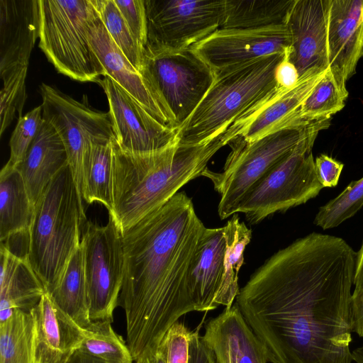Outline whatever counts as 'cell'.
I'll return each mask as SVG.
<instances>
[{
    "mask_svg": "<svg viewBox=\"0 0 363 363\" xmlns=\"http://www.w3.org/2000/svg\"><path fill=\"white\" fill-rule=\"evenodd\" d=\"M357 252L312 233L279 250L241 288L236 305L271 363H352Z\"/></svg>",
    "mask_w": 363,
    "mask_h": 363,
    "instance_id": "6da1fadb",
    "label": "cell"
},
{
    "mask_svg": "<svg viewBox=\"0 0 363 363\" xmlns=\"http://www.w3.org/2000/svg\"><path fill=\"white\" fill-rule=\"evenodd\" d=\"M206 227L191 199L176 193L122 235L124 274L118 306L135 362L169 328L195 311L191 277Z\"/></svg>",
    "mask_w": 363,
    "mask_h": 363,
    "instance_id": "7a4b0ae2",
    "label": "cell"
},
{
    "mask_svg": "<svg viewBox=\"0 0 363 363\" xmlns=\"http://www.w3.org/2000/svg\"><path fill=\"white\" fill-rule=\"evenodd\" d=\"M240 130V124L234 122L205 142L188 145L177 140L145 153L123 150L113 139L112 209L108 213L121 233L201 176L211 157Z\"/></svg>",
    "mask_w": 363,
    "mask_h": 363,
    "instance_id": "3957f363",
    "label": "cell"
},
{
    "mask_svg": "<svg viewBox=\"0 0 363 363\" xmlns=\"http://www.w3.org/2000/svg\"><path fill=\"white\" fill-rule=\"evenodd\" d=\"M286 50L214 71L211 86L178 130L179 143L211 139L274 92L275 69Z\"/></svg>",
    "mask_w": 363,
    "mask_h": 363,
    "instance_id": "277c9868",
    "label": "cell"
},
{
    "mask_svg": "<svg viewBox=\"0 0 363 363\" xmlns=\"http://www.w3.org/2000/svg\"><path fill=\"white\" fill-rule=\"evenodd\" d=\"M86 216L69 164L44 189L35 205L27 259L50 291L80 244Z\"/></svg>",
    "mask_w": 363,
    "mask_h": 363,
    "instance_id": "5b68a950",
    "label": "cell"
},
{
    "mask_svg": "<svg viewBox=\"0 0 363 363\" xmlns=\"http://www.w3.org/2000/svg\"><path fill=\"white\" fill-rule=\"evenodd\" d=\"M331 118L315 121L296 147L269 168L245 194L238 213L252 224L316 197L324 188L318 179L312 149Z\"/></svg>",
    "mask_w": 363,
    "mask_h": 363,
    "instance_id": "8992f818",
    "label": "cell"
},
{
    "mask_svg": "<svg viewBox=\"0 0 363 363\" xmlns=\"http://www.w3.org/2000/svg\"><path fill=\"white\" fill-rule=\"evenodd\" d=\"M39 48L58 72L82 82L106 76L87 37L92 0H38Z\"/></svg>",
    "mask_w": 363,
    "mask_h": 363,
    "instance_id": "52a82bcc",
    "label": "cell"
},
{
    "mask_svg": "<svg viewBox=\"0 0 363 363\" xmlns=\"http://www.w3.org/2000/svg\"><path fill=\"white\" fill-rule=\"evenodd\" d=\"M313 123L284 128L252 141L238 136L229 143L231 151L223 170L215 172L206 168L201 174L211 181L220 195L218 211L221 219L238 213L249 189L296 147Z\"/></svg>",
    "mask_w": 363,
    "mask_h": 363,
    "instance_id": "ba28073f",
    "label": "cell"
},
{
    "mask_svg": "<svg viewBox=\"0 0 363 363\" xmlns=\"http://www.w3.org/2000/svg\"><path fill=\"white\" fill-rule=\"evenodd\" d=\"M43 118L59 135L67 152L77 191L82 198L84 167L92 145L115 138L108 112L92 108L84 95L81 101L42 83Z\"/></svg>",
    "mask_w": 363,
    "mask_h": 363,
    "instance_id": "9c48e42d",
    "label": "cell"
},
{
    "mask_svg": "<svg viewBox=\"0 0 363 363\" xmlns=\"http://www.w3.org/2000/svg\"><path fill=\"white\" fill-rule=\"evenodd\" d=\"M39 33L38 0H0V106L23 108L29 60Z\"/></svg>",
    "mask_w": 363,
    "mask_h": 363,
    "instance_id": "30bf717a",
    "label": "cell"
},
{
    "mask_svg": "<svg viewBox=\"0 0 363 363\" xmlns=\"http://www.w3.org/2000/svg\"><path fill=\"white\" fill-rule=\"evenodd\" d=\"M81 242L90 320L112 323L123 282L121 233L109 215L104 226L88 222Z\"/></svg>",
    "mask_w": 363,
    "mask_h": 363,
    "instance_id": "8fae6325",
    "label": "cell"
},
{
    "mask_svg": "<svg viewBox=\"0 0 363 363\" xmlns=\"http://www.w3.org/2000/svg\"><path fill=\"white\" fill-rule=\"evenodd\" d=\"M145 50L191 48L219 29L225 0H144Z\"/></svg>",
    "mask_w": 363,
    "mask_h": 363,
    "instance_id": "7c38bea8",
    "label": "cell"
},
{
    "mask_svg": "<svg viewBox=\"0 0 363 363\" xmlns=\"http://www.w3.org/2000/svg\"><path fill=\"white\" fill-rule=\"evenodd\" d=\"M145 67L179 129L211 86L215 72L191 48L145 50Z\"/></svg>",
    "mask_w": 363,
    "mask_h": 363,
    "instance_id": "4fadbf2b",
    "label": "cell"
},
{
    "mask_svg": "<svg viewBox=\"0 0 363 363\" xmlns=\"http://www.w3.org/2000/svg\"><path fill=\"white\" fill-rule=\"evenodd\" d=\"M98 83L106 94L115 140L123 150L145 153L165 148L178 140V130L152 116L108 75Z\"/></svg>",
    "mask_w": 363,
    "mask_h": 363,
    "instance_id": "5bb4252c",
    "label": "cell"
},
{
    "mask_svg": "<svg viewBox=\"0 0 363 363\" xmlns=\"http://www.w3.org/2000/svg\"><path fill=\"white\" fill-rule=\"evenodd\" d=\"M87 37L106 75L116 81L157 121L178 130L147 70L145 69L146 72L141 73L128 60L111 38L94 5L88 23Z\"/></svg>",
    "mask_w": 363,
    "mask_h": 363,
    "instance_id": "9a60e30c",
    "label": "cell"
},
{
    "mask_svg": "<svg viewBox=\"0 0 363 363\" xmlns=\"http://www.w3.org/2000/svg\"><path fill=\"white\" fill-rule=\"evenodd\" d=\"M291 47L286 26L258 29L219 28L191 48L213 71L277 53Z\"/></svg>",
    "mask_w": 363,
    "mask_h": 363,
    "instance_id": "2e32d148",
    "label": "cell"
},
{
    "mask_svg": "<svg viewBox=\"0 0 363 363\" xmlns=\"http://www.w3.org/2000/svg\"><path fill=\"white\" fill-rule=\"evenodd\" d=\"M363 45V0H328L327 46L329 68L339 84L356 72Z\"/></svg>",
    "mask_w": 363,
    "mask_h": 363,
    "instance_id": "e0dca14e",
    "label": "cell"
},
{
    "mask_svg": "<svg viewBox=\"0 0 363 363\" xmlns=\"http://www.w3.org/2000/svg\"><path fill=\"white\" fill-rule=\"evenodd\" d=\"M328 0H295L286 21L291 37L289 59L300 77L309 69L329 67L327 46Z\"/></svg>",
    "mask_w": 363,
    "mask_h": 363,
    "instance_id": "ac0fdd59",
    "label": "cell"
},
{
    "mask_svg": "<svg viewBox=\"0 0 363 363\" xmlns=\"http://www.w3.org/2000/svg\"><path fill=\"white\" fill-rule=\"evenodd\" d=\"M325 71L312 68L300 77L293 88L279 87L256 106L250 123L239 136L252 141L284 128L304 127L311 123L301 118L299 108Z\"/></svg>",
    "mask_w": 363,
    "mask_h": 363,
    "instance_id": "d6986e66",
    "label": "cell"
},
{
    "mask_svg": "<svg viewBox=\"0 0 363 363\" xmlns=\"http://www.w3.org/2000/svg\"><path fill=\"white\" fill-rule=\"evenodd\" d=\"M36 363H66L82 341V328L47 291L30 310Z\"/></svg>",
    "mask_w": 363,
    "mask_h": 363,
    "instance_id": "ffe728a7",
    "label": "cell"
},
{
    "mask_svg": "<svg viewBox=\"0 0 363 363\" xmlns=\"http://www.w3.org/2000/svg\"><path fill=\"white\" fill-rule=\"evenodd\" d=\"M202 338L217 363H267L265 348L237 305L227 307L205 327Z\"/></svg>",
    "mask_w": 363,
    "mask_h": 363,
    "instance_id": "44dd1931",
    "label": "cell"
},
{
    "mask_svg": "<svg viewBox=\"0 0 363 363\" xmlns=\"http://www.w3.org/2000/svg\"><path fill=\"white\" fill-rule=\"evenodd\" d=\"M67 165V152L59 135L43 119L38 134L17 167L34 206L52 178Z\"/></svg>",
    "mask_w": 363,
    "mask_h": 363,
    "instance_id": "7402d4cb",
    "label": "cell"
},
{
    "mask_svg": "<svg viewBox=\"0 0 363 363\" xmlns=\"http://www.w3.org/2000/svg\"><path fill=\"white\" fill-rule=\"evenodd\" d=\"M225 250L223 227L206 228L191 277L195 311L208 312L220 306Z\"/></svg>",
    "mask_w": 363,
    "mask_h": 363,
    "instance_id": "603a6c76",
    "label": "cell"
},
{
    "mask_svg": "<svg viewBox=\"0 0 363 363\" xmlns=\"http://www.w3.org/2000/svg\"><path fill=\"white\" fill-rule=\"evenodd\" d=\"M0 322L14 311H30L35 306L45 288L27 257H21L1 244Z\"/></svg>",
    "mask_w": 363,
    "mask_h": 363,
    "instance_id": "cb8c5ba5",
    "label": "cell"
},
{
    "mask_svg": "<svg viewBox=\"0 0 363 363\" xmlns=\"http://www.w3.org/2000/svg\"><path fill=\"white\" fill-rule=\"evenodd\" d=\"M35 206L17 168L5 164L0 172V240L28 233Z\"/></svg>",
    "mask_w": 363,
    "mask_h": 363,
    "instance_id": "d4e9b609",
    "label": "cell"
},
{
    "mask_svg": "<svg viewBox=\"0 0 363 363\" xmlns=\"http://www.w3.org/2000/svg\"><path fill=\"white\" fill-rule=\"evenodd\" d=\"M48 293L81 328H86L91 323L82 242L73 252L56 284Z\"/></svg>",
    "mask_w": 363,
    "mask_h": 363,
    "instance_id": "484cf974",
    "label": "cell"
},
{
    "mask_svg": "<svg viewBox=\"0 0 363 363\" xmlns=\"http://www.w3.org/2000/svg\"><path fill=\"white\" fill-rule=\"evenodd\" d=\"M295 0H225L220 28L258 29L286 26Z\"/></svg>",
    "mask_w": 363,
    "mask_h": 363,
    "instance_id": "4316f807",
    "label": "cell"
},
{
    "mask_svg": "<svg viewBox=\"0 0 363 363\" xmlns=\"http://www.w3.org/2000/svg\"><path fill=\"white\" fill-rule=\"evenodd\" d=\"M112 140L92 145L91 152L84 167V186L82 195V199L87 203L103 204L108 212L112 209Z\"/></svg>",
    "mask_w": 363,
    "mask_h": 363,
    "instance_id": "83f0119b",
    "label": "cell"
},
{
    "mask_svg": "<svg viewBox=\"0 0 363 363\" xmlns=\"http://www.w3.org/2000/svg\"><path fill=\"white\" fill-rule=\"evenodd\" d=\"M0 363H36L30 311H14L0 322Z\"/></svg>",
    "mask_w": 363,
    "mask_h": 363,
    "instance_id": "f1b7e54d",
    "label": "cell"
},
{
    "mask_svg": "<svg viewBox=\"0 0 363 363\" xmlns=\"http://www.w3.org/2000/svg\"><path fill=\"white\" fill-rule=\"evenodd\" d=\"M226 242L224 274L220 295V304L225 308L233 305L240 289L238 272L244 261V250L252 238V230L234 214L223 226Z\"/></svg>",
    "mask_w": 363,
    "mask_h": 363,
    "instance_id": "f546056e",
    "label": "cell"
},
{
    "mask_svg": "<svg viewBox=\"0 0 363 363\" xmlns=\"http://www.w3.org/2000/svg\"><path fill=\"white\" fill-rule=\"evenodd\" d=\"M82 341L78 351L104 363H133L130 349L110 321H95L82 328Z\"/></svg>",
    "mask_w": 363,
    "mask_h": 363,
    "instance_id": "4dcf8cb0",
    "label": "cell"
},
{
    "mask_svg": "<svg viewBox=\"0 0 363 363\" xmlns=\"http://www.w3.org/2000/svg\"><path fill=\"white\" fill-rule=\"evenodd\" d=\"M348 96L346 87L341 86L328 67L316 86L302 103L299 115L307 123L331 118L341 111Z\"/></svg>",
    "mask_w": 363,
    "mask_h": 363,
    "instance_id": "1f68e13d",
    "label": "cell"
},
{
    "mask_svg": "<svg viewBox=\"0 0 363 363\" xmlns=\"http://www.w3.org/2000/svg\"><path fill=\"white\" fill-rule=\"evenodd\" d=\"M111 38L122 53L140 72L145 74L144 50L139 45L113 0H92Z\"/></svg>",
    "mask_w": 363,
    "mask_h": 363,
    "instance_id": "d6a6232c",
    "label": "cell"
},
{
    "mask_svg": "<svg viewBox=\"0 0 363 363\" xmlns=\"http://www.w3.org/2000/svg\"><path fill=\"white\" fill-rule=\"evenodd\" d=\"M363 206V177L351 182L336 197L320 206L313 223L323 230L335 228Z\"/></svg>",
    "mask_w": 363,
    "mask_h": 363,
    "instance_id": "836d02e7",
    "label": "cell"
},
{
    "mask_svg": "<svg viewBox=\"0 0 363 363\" xmlns=\"http://www.w3.org/2000/svg\"><path fill=\"white\" fill-rule=\"evenodd\" d=\"M43 122L42 105L18 118L9 140L10 157L6 164L7 166L17 168L20 165Z\"/></svg>",
    "mask_w": 363,
    "mask_h": 363,
    "instance_id": "e575fe53",
    "label": "cell"
},
{
    "mask_svg": "<svg viewBox=\"0 0 363 363\" xmlns=\"http://www.w3.org/2000/svg\"><path fill=\"white\" fill-rule=\"evenodd\" d=\"M191 333L179 321L169 328L158 345L166 363H189Z\"/></svg>",
    "mask_w": 363,
    "mask_h": 363,
    "instance_id": "d590c367",
    "label": "cell"
},
{
    "mask_svg": "<svg viewBox=\"0 0 363 363\" xmlns=\"http://www.w3.org/2000/svg\"><path fill=\"white\" fill-rule=\"evenodd\" d=\"M139 45L147 43V19L144 0H113Z\"/></svg>",
    "mask_w": 363,
    "mask_h": 363,
    "instance_id": "8d00e7d4",
    "label": "cell"
},
{
    "mask_svg": "<svg viewBox=\"0 0 363 363\" xmlns=\"http://www.w3.org/2000/svg\"><path fill=\"white\" fill-rule=\"evenodd\" d=\"M315 166L318 179L324 188L337 185L343 163L330 156L321 154L315 157Z\"/></svg>",
    "mask_w": 363,
    "mask_h": 363,
    "instance_id": "74e56055",
    "label": "cell"
},
{
    "mask_svg": "<svg viewBox=\"0 0 363 363\" xmlns=\"http://www.w3.org/2000/svg\"><path fill=\"white\" fill-rule=\"evenodd\" d=\"M289 51L290 48L286 50L283 59L277 65L274 73V78L277 86L284 89L293 88L300 78L296 67L289 59Z\"/></svg>",
    "mask_w": 363,
    "mask_h": 363,
    "instance_id": "f35d334b",
    "label": "cell"
},
{
    "mask_svg": "<svg viewBox=\"0 0 363 363\" xmlns=\"http://www.w3.org/2000/svg\"><path fill=\"white\" fill-rule=\"evenodd\" d=\"M189 363H217L212 350L204 342L199 330L191 333Z\"/></svg>",
    "mask_w": 363,
    "mask_h": 363,
    "instance_id": "ab89813d",
    "label": "cell"
},
{
    "mask_svg": "<svg viewBox=\"0 0 363 363\" xmlns=\"http://www.w3.org/2000/svg\"><path fill=\"white\" fill-rule=\"evenodd\" d=\"M351 306L353 332L363 337V288L354 289Z\"/></svg>",
    "mask_w": 363,
    "mask_h": 363,
    "instance_id": "60d3db41",
    "label": "cell"
},
{
    "mask_svg": "<svg viewBox=\"0 0 363 363\" xmlns=\"http://www.w3.org/2000/svg\"><path fill=\"white\" fill-rule=\"evenodd\" d=\"M354 289L363 288V242L359 250L357 252V262L354 278Z\"/></svg>",
    "mask_w": 363,
    "mask_h": 363,
    "instance_id": "b9f144b4",
    "label": "cell"
},
{
    "mask_svg": "<svg viewBox=\"0 0 363 363\" xmlns=\"http://www.w3.org/2000/svg\"><path fill=\"white\" fill-rule=\"evenodd\" d=\"M136 362L140 363H166L163 354L158 346L144 354Z\"/></svg>",
    "mask_w": 363,
    "mask_h": 363,
    "instance_id": "7bdbcfd3",
    "label": "cell"
},
{
    "mask_svg": "<svg viewBox=\"0 0 363 363\" xmlns=\"http://www.w3.org/2000/svg\"><path fill=\"white\" fill-rule=\"evenodd\" d=\"M66 363H104L103 362L76 351Z\"/></svg>",
    "mask_w": 363,
    "mask_h": 363,
    "instance_id": "ee69618b",
    "label": "cell"
},
{
    "mask_svg": "<svg viewBox=\"0 0 363 363\" xmlns=\"http://www.w3.org/2000/svg\"><path fill=\"white\" fill-rule=\"evenodd\" d=\"M352 357L355 363H363V346L354 349L352 352Z\"/></svg>",
    "mask_w": 363,
    "mask_h": 363,
    "instance_id": "f6af8a7d",
    "label": "cell"
},
{
    "mask_svg": "<svg viewBox=\"0 0 363 363\" xmlns=\"http://www.w3.org/2000/svg\"><path fill=\"white\" fill-rule=\"evenodd\" d=\"M363 56V45H362V57Z\"/></svg>",
    "mask_w": 363,
    "mask_h": 363,
    "instance_id": "bcb514c9",
    "label": "cell"
},
{
    "mask_svg": "<svg viewBox=\"0 0 363 363\" xmlns=\"http://www.w3.org/2000/svg\"><path fill=\"white\" fill-rule=\"evenodd\" d=\"M135 363H140L139 362H135Z\"/></svg>",
    "mask_w": 363,
    "mask_h": 363,
    "instance_id": "7dc6e473",
    "label": "cell"
}]
</instances>
